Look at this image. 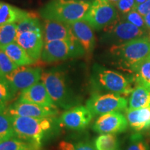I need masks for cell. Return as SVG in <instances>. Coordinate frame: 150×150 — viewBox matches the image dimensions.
I'll use <instances>...</instances> for the list:
<instances>
[{
    "instance_id": "obj_25",
    "label": "cell",
    "mask_w": 150,
    "mask_h": 150,
    "mask_svg": "<svg viewBox=\"0 0 150 150\" xmlns=\"http://www.w3.org/2000/svg\"><path fill=\"white\" fill-rule=\"evenodd\" d=\"M16 137L11 116L5 110H0V140L10 139Z\"/></svg>"
},
{
    "instance_id": "obj_16",
    "label": "cell",
    "mask_w": 150,
    "mask_h": 150,
    "mask_svg": "<svg viewBox=\"0 0 150 150\" xmlns=\"http://www.w3.org/2000/svg\"><path fill=\"white\" fill-rule=\"evenodd\" d=\"M42 35L45 42L56 40L72 39L74 38L68 24L52 20H45Z\"/></svg>"
},
{
    "instance_id": "obj_32",
    "label": "cell",
    "mask_w": 150,
    "mask_h": 150,
    "mask_svg": "<svg viewBox=\"0 0 150 150\" xmlns=\"http://www.w3.org/2000/svg\"><path fill=\"white\" fill-rule=\"evenodd\" d=\"M116 6L121 13L126 15L130 11L135 10L136 2L135 0H119Z\"/></svg>"
},
{
    "instance_id": "obj_34",
    "label": "cell",
    "mask_w": 150,
    "mask_h": 150,
    "mask_svg": "<svg viewBox=\"0 0 150 150\" xmlns=\"http://www.w3.org/2000/svg\"><path fill=\"white\" fill-rule=\"evenodd\" d=\"M74 150H96L88 142H79L74 145Z\"/></svg>"
},
{
    "instance_id": "obj_27",
    "label": "cell",
    "mask_w": 150,
    "mask_h": 150,
    "mask_svg": "<svg viewBox=\"0 0 150 150\" xmlns=\"http://www.w3.org/2000/svg\"><path fill=\"white\" fill-rule=\"evenodd\" d=\"M18 29L16 23L0 25V47L16 42Z\"/></svg>"
},
{
    "instance_id": "obj_2",
    "label": "cell",
    "mask_w": 150,
    "mask_h": 150,
    "mask_svg": "<svg viewBox=\"0 0 150 150\" xmlns=\"http://www.w3.org/2000/svg\"><path fill=\"white\" fill-rule=\"evenodd\" d=\"M110 52L123 70L134 72L136 67L150 54V40L146 37L138 38L113 45Z\"/></svg>"
},
{
    "instance_id": "obj_8",
    "label": "cell",
    "mask_w": 150,
    "mask_h": 150,
    "mask_svg": "<svg viewBox=\"0 0 150 150\" xmlns=\"http://www.w3.org/2000/svg\"><path fill=\"white\" fill-rule=\"evenodd\" d=\"M127 104V99L117 94H94L86 102V107L93 115H102L126 110Z\"/></svg>"
},
{
    "instance_id": "obj_23",
    "label": "cell",
    "mask_w": 150,
    "mask_h": 150,
    "mask_svg": "<svg viewBox=\"0 0 150 150\" xmlns=\"http://www.w3.org/2000/svg\"><path fill=\"white\" fill-rule=\"evenodd\" d=\"M38 147L20 138H12L0 142V150H37Z\"/></svg>"
},
{
    "instance_id": "obj_18",
    "label": "cell",
    "mask_w": 150,
    "mask_h": 150,
    "mask_svg": "<svg viewBox=\"0 0 150 150\" xmlns=\"http://www.w3.org/2000/svg\"><path fill=\"white\" fill-rule=\"evenodd\" d=\"M128 124L136 131H141L150 127V107L125 110Z\"/></svg>"
},
{
    "instance_id": "obj_41",
    "label": "cell",
    "mask_w": 150,
    "mask_h": 150,
    "mask_svg": "<svg viewBox=\"0 0 150 150\" xmlns=\"http://www.w3.org/2000/svg\"><path fill=\"white\" fill-rule=\"evenodd\" d=\"M0 142H1V140H0Z\"/></svg>"
},
{
    "instance_id": "obj_31",
    "label": "cell",
    "mask_w": 150,
    "mask_h": 150,
    "mask_svg": "<svg viewBox=\"0 0 150 150\" xmlns=\"http://www.w3.org/2000/svg\"><path fill=\"white\" fill-rule=\"evenodd\" d=\"M125 18L127 20V21L134 24L135 26L140 28V29H142L146 26L144 18H142V16L139 13H138L135 10L131 11L126 14V16Z\"/></svg>"
},
{
    "instance_id": "obj_9",
    "label": "cell",
    "mask_w": 150,
    "mask_h": 150,
    "mask_svg": "<svg viewBox=\"0 0 150 150\" xmlns=\"http://www.w3.org/2000/svg\"><path fill=\"white\" fill-rule=\"evenodd\" d=\"M42 70L40 67L24 65L18 66L12 72L6 75L4 78L16 94L23 91L30 86L40 81Z\"/></svg>"
},
{
    "instance_id": "obj_29",
    "label": "cell",
    "mask_w": 150,
    "mask_h": 150,
    "mask_svg": "<svg viewBox=\"0 0 150 150\" xmlns=\"http://www.w3.org/2000/svg\"><path fill=\"white\" fill-rule=\"evenodd\" d=\"M18 67L5 52L0 49V76L4 77L6 75L9 74Z\"/></svg>"
},
{
    "instance_id": "obj_42",
    "label": "cell",
    "mask_w": 150,
    "mask_h": 150,
    "mask_svg": "<svg viewBox=\"0 0 150 150\" xmlns=\"http://www.w3.org/2000/svg\"><path fill=\"white\" fill-rule=\"evenodd\" d=\"M117 150H118V149H117Z\"/></svg>"
},
{
    "instance_id": "obj_11",
    "label": "cell",
    "mask_w": 150,
    "mask_h": 150,
    "mask_svg": "<svg viewBox=\"0 0 150 150\" xmlns=\"http://www.w3.org/2000/svg\"><path fill=\"white\" fill-rule=\"evenodd\" d=\"M128 122L126 116L120 112L100 115L93 125V129L102 134H115L126 130Z\"/></svg>"
},
{
    "instance_id": "obj_14",
    "label": "cell",
    "mask_w": 150,
    "mask_h": 150,
    "mask_svg": "<svg viewBox=\"0 0 150 150\" xmlns=\"http://www.w3.org/2000/svg\"><path fill=\"white\" fill-rule=\"evenodd\" d=\"M104 30L106 32L110 33L116 40L120 42V44L123 42H128L138 38L144 34V31L142 29L127 21H120V19L115 23Z\"/></svg>"
},
{
    "instance_id": "obj_26",
    "label": "cell",
    "mask_w": 150,
    "mask_h": 150,
    "mask_svg": "<svg viewBox=\"0 0 150 150\" xmlns=\"http://www.w3.org/2000/svg\"><path fill=\"white\" fill-rule=\"evenodd\" d=\"M118 140L115 134H102L95 141L96 150H117Z\"/></svg>"
},
{
    "instance_id": "obj_7",
    "label": "cell",
    "mask_w": 150,
    "mask_h": 150,
    "mask_svg": "<svg viewBox=\"0 0 150 150\" xmlns=\"http://www.w3.org/2000/svg\"><path fill=\"white\" fill-rule=\"evenodd\" d=\"M97 79L106 91L120 95H129L136 85L134 77L128 79L120 73L102 67L97 69Z\"/></svg>"
},
{
    "instance_id": "obj_5",
    "label": "cell",
    "mask_w": 150,
    "mask_h": 150,
    "mask_svg": "<svg viewBox=\"0 0 150 150\" xmlns=\"http://www.w3.org/2000/svg\"><path fill=\"white\" fill-rule=\"evenodd\" d=\"M86 52L75 38L45 42L40 59L46 63L64 61L83 56Z\"/></svg>"
},
{
    "instance_id": "obj_4",
    "label": "cell",
    "mask_w": 150,
    "mask_h": 150,
    "mask_svg": "<svg viewBox=\"0 0 150 150\" xmlns=\"http://www.w3.org/2000/svg\"><path fill=\"white\" fill-rule=\"evenodd\" d=\"M40 79L56 107L70 109L76 104L64 72L56 70L45 71L42 72Z\"/></svg>"
},
{
    "instance_id": "obj_17",
    "label": "cell",
    "mask_w": 150,
    "mask_h": 150,
    "mask_svg": "<svg viewBox=\"0 0 150 150\" xmlns=\"http://www.w3.org/2000/svg\"><path fill=\"white\" fill-rule=\"evenodd\" d=\"M19 100L33 103L41 106L56 107L42 82L38 81L34 85L21 92Z\"/></svg>"
},
{
    "instance_id": "obj_1",
    "label": "cell",
    "mask_w": 150,
    "mask_h": 150,
    "mask_svg": "<svg viewBox=\"0 0 150 150\" xmlns=\"http://www.w3.org/2000/svg\"><path fill=\"white\" fill-rule=\"evenodd\" d=\"M54 117L11 116L16 137L33 144L39 149L45 137L54 128L56 122Z\"/></svg>"
},
{
    "instance_id": "obj_28",
    "label": "cell",
    "mask_w": 150,
    "mask_h": 150,
    "mask_svg": "<svg viewBox=\"0 0 150 150\" xmlns=\"http://www.w3.org/2000/svg\"><path fill=\"white\" fill-rule=\"evenodd\" d=\"M14 92L4 77L0 76V110L6 109L7 104L13 98Z\"/></svg>"
},
{
    "instance_id": "obj_36",
    "label": "cell",
    "mask_w": 150,
    "mask_h": 150,
    "mask_svg": "<svg viewBox=\"0 0 150 150\" xmlns=\"http://www.w3.org/2000/svg\"><path fill=\"white\" fill-rule=\"evenodd\" d=\"M144 20H145V25L147 26V27L150 29V13L144 16Z\"/></svg>"
},
{
    "instance_id": "obj_39",
    "label": "cell",
    "mask_w": 150,
    "mask_h": 150,
    "mask_svg": "<svg viewBox=\"0 0 150 150\" xmlns=\"http://www.w3.org/2000/svg\"><path fill=\"white\" fill-rule=\"evenodd\" d=\"M77 1H86V2H91L92 3L94 0H77Z\"/></svg>"
},
{
    "instance_id": "obj_30",
    "label": "cell",
    "mask_w": 150,
    "mask_h": 150,
    "mask_svg": "<svg viewBox=\"0 0 150 150\" xmlns=\"http://www.w3.org/2000/svg\"><path fill=\"white\" fill-rule=\"evenodd\" d=\"M127 150H149V146L141 135L135 134L131 138Z\"/></svg>"
},
{
    "instance_id": "obj_10",
    "label": "cell",
    "mask_w": 150,
    "mask_h": 150,
    "mask_svg": "<svg viewBox=\"0 0 150 150\" xmlns=\"http://www.w3.org/2000/svg\"><path fill=\"white\" fill-rule=\"evenodd\" d=\"M10 116L27 117H55L58 114L57 107L41 106L33 103L18 100L6 109Z\"/></svg>"
},
{
    "instance_id": "obj_20",
    "label": "cell",
    "mask_w": 150,
    "mask_h": 150,
    "mask_svg": "<svg viewBox=\"0 0 150 150\" xmlns=\"http://www.w3.org/2000/svg\"><path fill=\"white\" fill-rule=\"evenodd\" d=\"M7 56L10 58L15 64L18 66L32 65L35 61L28 55L27 52L16 42H13L10 44L0 47Z\"/></svg>"
},
{
    "instance_id": "obj_24",
    "label": "cell",
    "mask_w": 150,
    "mask_h": 150,
    "mask_svg": "<svg viewBox=\"0 0 150 150\" xmlns=\"http://www.w3.org/2000/svg\"><path fill=\"white\" fill-rule=\"evenodd\" d=\"M134 79L136 83H141L150 86V54L135 69Z\"/></svg>"
},
{
    "instance_id": "obj_3",
    "label": "cell",
    "mask_w": 150,
    "mask_h": 150,
    "mask_svg": "<svg viewBox=\"0 0 150 150\" xmlns=\"http://www.w3.org/2000/svg\"><path fill=\"white\" fill-rule=\"evenodd\" d=\"M91 5V2L77 0H50L40 13L45 20L70 24L83 20Z\"/></svg>"
},
{
    "instance_id": "obj_38",
    "label": "cell",
    "mask_w": 150,
    "mask_h": 150,
    "mask_svg": "<svg viewBox=\"0 0 150 150\" xmlns=\"http://www.w3.org/2000/svg\"><path fill=\"white\" fill-rule=\"evenodd\" d=\"M108 1H109L110 3H111L112 4L116 6V4H117L118 1H119V0H108Z\"/></svg>"
},
{
    "instance_id": "obj_19",
    "label": "cell",
    "mask_w": 150,
    "mask_h": 150,
    "mask_svg": "<svg viewBox=\"0 0 150 150\" xmlns=\"http://www.w3.org/2000/svg\"><path fill=\"white\" fill-rule=\"evenodd\" d=\"M150 107V86L145 83H137L129 100V108Z\"/></svg>"
},
{
    "instance_id": "obj_33",
    "label": "cell",
    "mask_w": 150,
    "mask_h": 150,
    "mask_svg": "<svg viewBox=\"0 0 150 150\" xmlns=\"http://www.w3.org/2000/svg\"><path fill=\"white\" fill-rule=\"evenodd\" d=\"M135 11L139 13L142 16H145L150 13V0H147L145 2L138 5L135 8Z\"/></svg>"
},
{
    "instance_id": "obj_6",
    "label": "cell",
    "mask_w": 150,
    "mask_h": 150,
    "mask_svg": "<svg viewBox=\"0 0 150 150\" xmlns=\"http://www.w3.org/2000/svg\"><path fill=\"white\" fill-rule=\"evenodd\" d=\"M117 11L108 0H94L83 20L96 30L106 29L119 20Z\"/></svg>"
},
{
    "instance_id": "obj_37",
    "label": "cell",
    "mask_w": 150,
    "mask_h": 150,
    "mask_svg": "<svg viewBox=\"0 0 150 150\" xmlns=\"http://www.w3.org/2000/svg\"><path fill=\"white\" fill-rule=\"evenodd\" d=\"M147 0H135V2H136V7L138 6V5L141 4L145 2Z\"/></svg>"
},
{
    "instance_id": "obj_13",
    "label": "cell",
    "mask_w": 150,
    "mask_h": 150,
    "mask_svg": "<svg viewBox=\"0 0 150 150\" xmlns=\"http://www.w3.org/2000/svg\"><path fill=\"white\" fill-rule=\"evenodd\" d=\"M43 40L42 33L32 31L18 33L16 39V42L24 49L35 62L38 61L41 57L44 46Z\"/></svg>"
},
{
    "instance_id": "obj_21",
    "label": "cell",
    "mask_w": 150,
    "mask_h": 150,
    "mask_svg": "<svg viewBox=\"0 0 150 150\" xmlns=\"http://www.w3.org/2000/svg\"><path fill=\"white\" fill-rule=\"evenodd\" d=\"M27 11L21 10L8 3L0 1V25L17 23L27 16Z\"/></svg>"
},
{
    "instance_id": "obj_40",
    "label": "cell",
    "mask_w": 150,
    "mask_h": 150,
    "mask_svg": "<svg viewBox=\"0 0 150 150\" xmlns=\"http://www.w3.org/2000/svg\"><path fill=\"white\" fill-rule=\"evenodd\" d=\"M37 150H40V149H37Z\"/></svg>"
},
{
    "instance_id": "obj_15",
    "label": "cell",
    "mask_w": 150,
    "mask_h": 150,
    "mask_svg": "<svg viewBox=\"0 0 150 150\" xmlns=\"http://www.w3.org/2000/svg\"><path fill=\"white\" fill-rule=\"evenodd\" d=\"M68 24L74 37L83 47L86 53L93 51L95 45L93 28L84 20H78Z\"/></svg>"
},
{
    "instance_id": "obj_12",
    "label": "cell",
    "mask_w": 150,
    "mask_h": 150,
    "mask_svg": "<svg viewBox=\"0 0 150 150\" xmlns=\"http://www.w3.org/2000/svg\"><path fill=\"white\" fill-rule=\"evenodd\" d=\"M93 117V115L86 106H74L62 114L59 122L67 129L82 130L89 125Z\"/></svg>"
},
{
    "instance_id": "obj_22",
    "label": "cell",
    "mask_w": 150,
    "mask_h": 150,
    "mask_svg": "<svg viewBox=\"0 0 150 150\" xmlns=\"http://www.w3.org/2000/svg\"><path fill=\"white\" fill-rule=\"evenodd\" d=\"M18 33L28 32H40L42 33V26L36 13L29 12L27 16L17 22Z\"/></svg>"
},
{
    "instance_id": "obj_35",
    "label": "cell",
    "mask_w": 150,
    "mask_h": 150,
    "mask_svg": "<svg viewBox=\"0 0 150 150\" xmlns=\"http://www.w3.org/2000/svg\"><path fill=\"white\" fill-rule=\"evenodd\" d=\"M60 150H74V144L67 141H62L59 143Z\"/></svg>"
}]
</instances>
